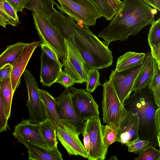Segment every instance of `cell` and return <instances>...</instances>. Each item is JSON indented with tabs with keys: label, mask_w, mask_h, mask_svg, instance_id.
<instances>
[{
	"label": "cell",
	"mask_w": 160,
	"mask_h": 160,
	"mask_svg": "<svg viewBox=\"0 0 160 160\" xmlns=\"http://www.w3.org/2000/svg\"><path fill=\"white\" fill-rule=\"evenodd\" d=\"M49 19L65 39L77 48L88 69H102L112 64L113 57L109 44L100 40L89 28L57 10Z\"/></svg>",
	"instance_id": "1"
},
{
	"label": "cell",
	"mask_w": 160,
	"mask_h": 160,
	"mask_svg": "<svg viewBox=\"0 0 160 160\" xmlns=\"http://www.w3.org/2000/svg\"><path fill=\"white\" fill-rule=\"evenodd\" d=\"M157 10L142 0H123L108 26L98 34L109 44L124 41L136 36L144 27L154 21Z\"/></svg>",
	"instance_id": "2"
},
{
	"label": "cell",
	"mask_w": 160,
	"mask_h": 160,
	"mask_svg": "<svg viewBox=\"0 0 160 160\" xmlns=\"http://www.w3.org/2000/svg\"><path fill=\"white\" fill-rule=\"evenodd\" d=\"M149 84L134 91L123 104L127 111L136 113L138 116L139 138L148 141L150 145L156 148L160 147V142L156 132L154 117L156 110L159 108L156 103Z\"/></svg>",
	"instance_id": "3"
},
{
	"label": "cell",
	"mask_w": 160,
	"mask_h": 160,
	"mask_svg": "<svg viewBox=\"0 0 160 160\" xmlns=\"http://www.w3.org/2000/svg\"><path fill=\"white\" fill-rule=\"evenodd\" d=\"M57 8L78 23L89 28L95 25L97 20L102 17L92 0H57Z\"/></svg>",
	"instance_id": "4"
},
{
	"label": "cell",
	"mask_w": 160,
	"mask_h": 160,
	"mask_svg": "<svg viewBox=\"0 0 160 160\" xmlns=\"http://www.w3.org/2000/svg\"><path fill=\"white\" fill-rule=\"evenodd\" d=\"M34 25L41 43L47 44L57 54L59 59L64 62L67 54L64 37L51 22L49 18L39 12L32 13Z\"/></svg>",
	"instance_id": "5"
},
{
	"label": "cell",
	"mask_w": 160,
	"mask_h": 160,
	"mask_svg": "<svg viewBox=\"0 0 160 160\" xmlns=\"http://www.w3.org/2000/svg\"><path fill=\"white\" fill-rule=\"evenodd\" d=\"M102 105L104 122L114 125L117 129L127 113L116 92L108 80L103 85Z\"/></svg>",
	"instance_id": "6"
},
{
	"label": "cell",
	"mask_w": 160,
	"mask_h": 160,
	"mask_svg": "<svg viewBox=\"0 0 160 160\" xmlns=\"http://www.w3.org/2000/svg\"><path fill=\"white\" fill-rule=\"evenodd\" d=\"M146 60L145 56L142 63L138 66L120 71H112L109 80L122 104L132 92L135 80Z\"/></svg>",
	"instance_id": "7"
},
{
	"label": "cell",
	"mask_w": 160,
	"mask_h": 160,
	"mask_svg": "<svg viewBox=\"0 0 160 160\" xmlns=\"http://www.w3.org/2000/svg\"><path fill=\"white\" fill-rule=\"evenodd\" d=\"M69 89L75 112L80 120L85 122L92 118L99 117V106L90 93L82 88L73 87Z\"/></svg>",
	"instance_id": "8"
},
{
	"label": "cell",
	"mask_w": 160,
	"mask_h": 160,
	"mask_svg": "<svg viewBox=\"0 0 160 160\" xmlns=\"http://www.w3.org/2000/svg\"><path fill=\"white\" fill-rule=\"evenodd\" d=\"M27 85L28 98L26 106L29 112V120L33 123H39L46 119L40 98L38 83L33 75L27 70L23 73Z\"/></svg>",
	"instance_id": "9"
},
{
	"label": "cell",
	"mask_w": 160,
	"mask_h": 160,
	"mask_svg": "<svg viewBox=\"0 0 160 160\" xmlns=\"http://www.w3.org/2000/svg\"><path fill=\"white\" fill-rule=\"evenodd\" d=\"M56 133L58 139L69 156H80L88 159V154L79 138L80 134L74 126L61 121L56 128Z\"/></svg>",
	"instance_id": "10"
},
{
	"label": "cell",
	"mask_w": 160,
	"mask_h": 160,
	"mask_svg": "<svg viewBox=\"0 0 160 160\" xmlns=\"http://www.w3.org/2000/svg\"><path fill=\"white\" fill-rule=\"evenodd\" d=\"M65 41L68 54L66 60L62 63L64 71L71 76L76 83L86 82L89 69L85 64L77 48L66 39Z\"/></svg>",
	"instance_id": "11"
},
{
	"label": "cell",
	"mask_w": 160,
	"mask_h": 160,
	"mask_svg": "<svg viewBox=\"0 0 160 160\" xmlns=\"http://www.w3.org/2000/svg\"><path fill=\"white\" fill-rule=\"evenodd\" d=\"M102 125L99 117L85 121V129L88 134L90 142L89 160H103L106 158L108 147L103 142Z\"/></svg>",
	"instance_id": "12"
},
{
	"label": "cell",
	"mask_w": 160,
	"mask_h": 160,
	"mask_svg": "<svg viewBox=\"0 0 160 160\" xmlns=\"http://www.w3.org/2000/svg\"><path fill=\"white\" fill-rule=\"evenodd\" d=\"M55 99L58 113L61 121L67 122L74 126L78 132L82 135L85 129V122L80 120L75 112L69 88H65L63 92Z\"/></svg>",
	"instance_id": "13"
},
{
	"label": "cell",
	"mask_w": 160,
	"mask_h": 160,
	"mask_svg": "<svg viewBox=\"0 0 160 160\" xmlns=\"http://www.w3.org/2000/svg\"><path fill=\"white\" fill-rule=\"evenodd\" d=\"M138 125L137 114L127 111L126 115L120 122L117 128L116 142L125 145L138 138Z\"/></svg>",
	"instance_id": "14"
},
{
	"label": "cell",
	"mask_w": 160,
	"mask_h": 160,
	"mask_svg": "<svg viewBox=\"0 0 160 160\" xmlns=\"http://www.w3.org/2000/svg\"><path fill=\"white\" fill-rule=\"evenodd\" d=\"M40 46V42L27 43L12 65L11 76L12 89L14 92L20 83L21 77L35 49Z\"/></svg>",
	"instance_id": "15"
},
{
	"label": "cell",
	"mask_w": 160,
	"mask_h": 160,
	"mask_svg": "<svg viewBox=\"0 0 160 160\" xmlns=\"http://www.w3.org/2000/svg\"><path fill=\"white\" fill-rule=\"evenodd\" d=\"M28 149V159L32 160H62V154L58 147L48 148L39 145L23 138H17Z\"/></svg>",
	"instance_id": "16"
},
{
	"label": "cell",
	"mask_w": 160,
	"mask_h": 160,
	"mask_svg": "<svg viewBox=\"0 0 160 160\" xmlns=\"http://www.w3.org/2000/svg\"><path fill=\"white\" fill-rule=\"evenodd\" d=\"M13 135L15 138H23L36 144L46 147L40 131L39 123H33L29 119H22L15 127Z\"/></svg>",
	"instance_id": "17"
},
{
	"label": "cell",
	"mask_w": 160,
	"mask_h": 160,
	"mask_svg": "<svg viewBox=\"0 0 160 160\" xmlns=\"http://www.w3.org/2000/svg\"><path fill=\"white\" fill-rule=\"evenodd\" d=\"M40 82L43 86L49 87L57 79L62 70V63L51 60L43 51L40 56Z\"/></svg>",
	"instance_id": "18"
},
{
	"label": "cell",
	"mask_w": 160,
	"mask_h": 160,
	"mask_svg": "<svg viewBox=\"0 0 160 160\" xmlns=\"http://www.w3.org/2000/svg\"><path fill=\"white\" fill-rule=\"evenodd\" d=\"M39 91L46 119L50 120L56 128L61 121L58 113L55 98L45 90L39 88Z\"/></svg>",
	"instance_id": "19"
},
{
	"label": "cell",
	"mask_w": 160,
	"mask_h": 160,
	"mask_svg": "<svg viewBox=\"0 0 160 160\" xmlns=\"http://www.w3.org/2000/svg\"><path fill=\"white\" fill-rule=\"evenodd\" d=\"M146 57L145 62L135 80L132 91L142 88L149 84L153 77V58L151 51L146 53Z\"/></svg>",
	"instance_id": "20"
},
{
	"label": "cell",
	"mask_w": 160,
	"mask_h": 160,
	"mask_svg": "<svg viewBox=\"0 0 160 160\" xmlns=\"http://www.w3.org/2000/svg\"><path fill=\"white\" fill-rule=\"evenodd\" d=\"M146 53L128 52L120 56L117 59L115 70L120 71L142 64Z\"/></svg>",
	"instance_id": "21"
},
{
	"label": "cell",
	"mask_w": 160,
	"mask_h": 160,
	"mask_svg": "<svg viewBox=\"0 0 160 160\" xmlns=\"http://www.w3.org/2000/svg\"><path fill=\"white\" fill-rule=\"evenodd\" d=\"M14 93L10 77L1 80L0 94L3 104L5 113L8 119L11 116L12 103Z\"/></svg>",
	"instance_id": "22"
},
{
	"label": "cell",
	"mask_w": 160,
	"mask_h": 160,
	"mask_svg": "<svg viewBox=\"0 0 160 160\" xmlns=\"http://www.w3.org/2000/svg\"><path fill=\"white\" fill-rule=\"evenodd\" d=\"M40 131L47 147L53 148L57 146L58 143L56 128L51 122L47 119L39 123Z\"/></svg>",
	"instance_id": "23"
},
{
	"label": "cell",
	"mask_w": 160,
	"mask_h": 160,
	"mask_svg": "<svg viewBox=\"0 0 160 160\" xmlns=\"http://www.w3.org/2000/svg\"><path fill=\"white\" fill-rule=\"evenodd\" d=\"M27 44L19 42L8 46L0 55V68L7 63L12 65Z\"/></svg>",
	"instance_id": "24"
},
{
	"label": "cell",
	"mask_w": 160,
	"mask_h": 160,
	"mask_svg": "<svg viewBox=\"0 0 160 160\" xmlns=\"http://www.w3.org/2000/svg\"><path fill=\"white\" fill-rule=\"evenodd\" d=\"M56 4L54 0H27L25 7L32 11L44 14L52 10Z\"/></svg>",
	"instance_id": "25"
},
{
	"label": "cell",
	"mask_w": 160,
	"mask_h": 160,
	"mask_svg": "<svg viewBox=\"0 0 160 160\" xmlns=\"http://www.w3.org/2000/svg\"><path fill=\"white\" fill-rule=\"evenodd\" d=\"M152 58L153 73L149 87L153 92L156 104L160 108V67L156 59Z\"/></svg>",
	"instance_id": "26"
},
{
	"label": "cell",
	"mask_w": 160,
	"mask_h": 160,
	"mask_svg": "<svg viewBox=\"0 0 160 160\" xmlns=\"http://www.w3.org/2000/svg\"><path fill=\"white\" fill-rule=\"evenodd\" d=\"M102 139L104 145L107 147L116 142L117 129L114 125L107 124L102 125Z\"/></svg>",
	"instance_id": "27"
},
{
	"label": "cell",
	"mask_w": 160,
	"mask_h": 160,
	"mask_svg": "<svg viewBox=\"0 0 160 160\" xmlns=\"http://www.w3.org/2000/svg\"><path fill=\"white\" fill-rule=\"evenodd\" d=\"M148 35L150 47L160 43V18H159L151 24Z\"/></svg>",
	"instance_id": "28"
},
{
	"label": "cell",
	"mask_w": 160,
	"mask_h": 160,
	"mask_svg": "<svg viewBox=\"0 0 160 160\" xmlns=\"http://www.w3.org/2000/svg\"><path fill=\"white\" fill-rule=\"evenodd\" d=\"M98 70L96 69L88 70L85 90L90 93L93 92L98 86H102L99 81L100 74Z\"/></svg>",
	"instance_id": "29"
},
{
	"label": "cell",
	"mask_w": 160,
	"mask_h": 160,
	"mask_svg": "<svg viewBox=\"0 0 160 160\" xmlns=\"http://www.w3.org/2000/svg\"><path fill=\"white\" fill-rule=\"evenodd\" d=\"M136 160H159L160 150L150 144L149 146L141 152L139 153Z\"/></svg>",
	"instance_id": "30"
},
{
	"label": "cell",
	"mask_w": 160,
	"mask_h": 160,
	"mask_svg": "<svg viewBox=\"0 0 160 160\" xmlns=\"http://www.w3.org/2000/svg\"><path fill=\"white\" fill-rule=\"evenodd\" d=\"M150 144L148 141L142 140L138 138L133 141L126 143L125 145L128 147L129 152L139 153L147 148Z\"/></svg>",
	"instance_id": "31"
},
{
	"label": "cell",
	"mask_w": 160,
	"mask_h": 160,
	"mask_svg": "<svg viewBox=\"0 0 160 160\" xmlns=\"http://www.w3.org/2000/svg\"><path fill=\"white\" fill-rule=\"evenodd\" d=\"M99 8L102 17L107 21H110L115 16L116 12L108 5L105 0H92Z\"/></svg>",
	"instance_id": "32"
},
{
	"label": "cell",
	"mask_w": 160,
	"mask_h": 160,
	"mask_svg": "<svg viewBox=\"0 0 160 160\" xmlns=\"http://www.w3.org/2000/svg\"><path fill=\"white\" fill-rule=\"evenodd\" d=\"M3 0H0V26L4 28L7 25L13 26L17 25L18 23L12 19L7 14L3 6Z\"/></svg>",
	"instance_id": "33"
},
{
	"label": "cell",
	"mask_w": 160,
	"mask_h": 160,
	"mask_svg": "<svg viewBox=\"0 0 160 160\" xmlns=\"http://www.w3.org/2000/svg\"><path fill=\"white\" fill-rule=\"evenodd\" d=\"M55 82L60 84L65 88L72 87L76 83L74 80L62 70Z\"/></svg>",
	"instance_id": "34"
},
{
	"label": "cell",
	"mask_w": 160,
	"mask_h": 160,
	"mask_svg": "<svg viewBox=\"0 0 160 160\" xmlns=\"http://www.w3.org/2000/svg\"><path fill=\"white\" fill-rule=\"evenodd\" d=\"M8 119L4 112L3 104L0 94V132L6 131L9 127L8 124Z\"/></svg>",
	"instance_id": "35"
},
{
	"label": "cell",
	"mask_w": 160,
	"mask_h": 160,
	"mask_svg": "<svg viewBox=\"0 0 160 160\" xmlns=\"http://www.w3.org/2000/svg\"><path fill=\"white\" fill-rule=\"evenodd\" d=\"M42 51L49 58L57 62H59L60 61L56 52L49 46L46 44L40 43Z\"/></svg>",
	"instance_id": "36"
},
{
	"label": "cell",
	"mask_w": 160,
	"mask_h": 160,
	"mask_svg": "<svg viewBox=\"0 0 160 160\" xmlns=\"http://www.w3.org/2000/svg\"><path fill=\"white\" fill-rule=\"evenodd\" d=\"M9 3L16 12H22L26 5L27 0H4Z\"/></svg>",
	"instance_id": "37"
},
{
	"label": "cell",
	"mask_w": 160,
	"mask_h": 160,
	"mask_svg": "<svg viewBox=\"0 0 160 160\" xmlns=\"http://www.w3.org/2000/svg\"><path fill=\"white\" fill-rule=\"evenodd\" d=\"M3 6L5 11L8 15L18 23H20L19 21L17 12L9 3L4 0H3Z\"/></svg>",
	"instance_id": "38"
},
{
	"label": "cell",
	"mask_w": 160,
	"mask_h": 160,
	"mask_svg": "<svg viewBox=\"0 0 160 160\" xmlns=\"http://www.w3.org/2000/svg\"><path fill=\"white\" fill-rule=\"evenodd\" d=\"M12 66L9 63H7L0 68V80L8 77H11Z\"/></svg>",
	"instance_id": "39"
},
{
	"label": "cell",
	"mask_w": 160,
	"mask_h": 160,
	"mask_svg": "<svg viewBox=\"0 0 160 160\" xmlns=\"http://www.w3.org/2000/svg\"><path fill=\"white\" fill-rule=\"evenodd\" d=\"M150 48L152 56L157 61L159 67H160V43Z\"/></svg>",
	"instance_id": "40"
},
{
	"label": "cell",
	"mask_w": 160,
	"mask_h": 160,
	"mask_svg": "<svg viewBox=\"0 0 160 160\" xmlns=\"http://www.w3.org/2000/svg\"><path fill=\"white\" fill-rule=\"evenodd\" d=\"M160 108H158L156 111L154 120L156 132L159 142L160 138Z\"/></svg>",
	"instance_id": "41"
},
{
	"label": "cell",
	"mask_w": 160,
	"mask_h": 160,
	"mask_svg": "<svg viewBox=\"0 0 160 160\" xmlns=\"http://www.w3.org/2000/svg\"><path fill=\"white\" fill-rule=\"evenodd\" d=\"M110 7L116 12L121 6L122 2L120 0H105Z\"/></svg>",
	"instance_id": "42"
},
{
	"label": "cell",
	"mask_w": 160,
	"mask_h": 160,
	"mask_svg": "<svg viewBox=\"0 0 160 160\" xmlns=\"http://www.w3.org/2000/svg\"><path fill=\"white\" fill-rule=\"evenodd\" d=\"M82 135L83 137V145L88 154V155L90 152V142L88 134L85 129Z\"/></svg>",
	"instance_id": "43"
},
{
	"label": "cell",
	"mask_w": 160,
	"mask_h": 160,
	"mask_svg": "<svg viewBox=\"0 0 160 160\" xmlns=\"http://www.w3.org/2000/svg\"><path fill=\"white\" fill-rule=\"evenodd\" d=\"M145 3L154 8L156 9V7L153 0H142Z\"/></svg>",
	"instance_id": "44"
},
{
	"label": "cell",
	"mask_w": 160,
	"mask_h": 160,
	"mask_svg": "<svg viewBox=\"0 0 160 160\" xmlns=\"http://www.w3.org/2000/svg\"><path fill=\"white\" fill-rule=\"evenodd\" d=\"M155 6L156 7V9L160 11V0H153Z\"/></svg>",
	"instance_id": "45"
},
{
	"label": "cell",
	"mask_w": 160,
	"mask_h": 160,
	"mask_svg": "<svg viewBox=\"0 0 160 160\" xmlns=\"http://www.w3.org/2000/svg\"><path fill=\"white\" fill-rule=\"evenodd\" d=\"M109 160H117L118 159L116 158V156H111L110 159Z\"/></svg>",
	"instance_id": "46"
}]
</instances>
